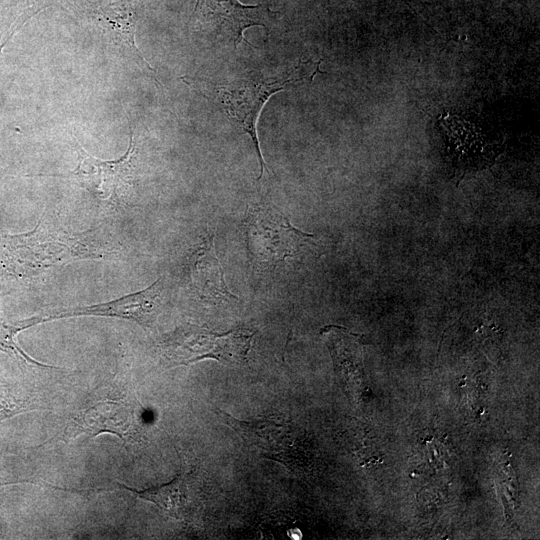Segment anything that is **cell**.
I'll return each instance as SVG.
<instances>
[{
  "mask_svg": "<svg viewBox=\"0 0 540 540\" xmlns=\"http://www.w3.org/2000/svg\"><path fill=\"white\" fill-rule=\"evenodd\" d=\"M85 236L70 235L40 220L32 231L4 235L1 241L8 265L18 274L28 275L70 261L101 257L89 247Z\"/></svg>",
  "mask_w": 540,
  "mask_h": 540,
  "instance_id": "cell-1",
  "label": "cell"
},
{
  "mask_svg": "<svg viewBox=\"0 0 540 540\" xmlns=\"http://www.w3.org/2000/svg\"><path fill=\"white\" fill-rule=\"evenodd\" d=\"M320 63L321 61L303 62L281 80H264L248 76L215 87L217 101L223 106L227 115L249 134L253 141L260 164L258 179L262 177L266 167L256 127L263 106L273 94L283 90L289 83L299 82L305 78L312 80L315 74L320 72Z\"/></svg>",
  "mask_w": 540,
  "mask_h": 540,
  "instance_id": "cell-2",
  "label": "cell"
},
{
  "mask_svg": "<svg viewBox=\"0 0 540 540\" xmlns=\"http://www.w3.org/2000/svg\"><path fill=\"white\" fill-rule=\"evenodd\" d=\"M255 332L238 328L216 333L198 326L177 330L163 345L168 366L189 365L211 358L226 365L246 363Z\"/></svg>",
  "mask_w": 540,
  "mask_h": 540,
  "instance_id": "cell-3",
  "label": "cell"
},
{
  "mask_svg": "<svg viewBox=\"0 0 540 540\" xmlns=\"http://www.w3.org/2000/svg\"><path fill=\"white\" fill-rule=\"evenodd\" d=\"M244 232L249 254L255 262L266 265L295 257L313 239L312 234L294 227L282 212L264 203L248 208Z\"/></svg>",
  "mask_w": 540,
  "mask_h": 540,
  "instance_id": "cell-4",
  "label": "cell"
},
{
  "mask_svg": "<svg viewBox=\"0 0 540 540\" xmlns=\"http://www.w3.org/2000/svg\"><path fill=\"white\" fill-rule=\"evenodd\" d=\"M79 163L66 177L75 179L94 198L118 207L126 201L133 186L135 143L131 130L127 151L119 159L101 160L83 147L78 148Z\"/></svg>",
  "mask_w": 540,
  "mask_h": 540,
  "instance_id": "cell-5",
  "label": "cell"
},
{
  "mask_svg": "<svg viewBox=\"0 0 540 540\" xmlns=\"http://www.w3.org/2000/svg\"><path fill=\"white\" fill-rule=\"evenodd\" d=\"M218 417L234 429L247 447L263 458L296 468L301 463L297 450L296 428L291 422L279 419L241 421L217 409Z\"/></svg>",
  "mask_w": 540,
  "mask_h": 540,
  "instance_id": "cell-6",
  "label": "cell"
},
{
  "mask_svg": "<svg viewBox=\"0 0 540 540\" xmlns=\"http://www.w3.org/2000/svg\"><path fill=\"white\" fill-rule=\"evenodd\" d=\"M163 296V279L159 278L149 287L138 292L105 303L64 309L43 316V319L44 322H48L54 319L78 316L113 317L134 321L144 327H150L161 311Z\"/></svg>",
  "mask_w": 540,
  "mask_h": 540,
  "instance_id": "cell-7",
  "label": "cell"
},
{
  "mask_svg": "<svg viewBox=\"0 0 540 540\" xmlns=\"http://www.w3.org/2000/svg\"><path fill=\"white\" fill-rule=\"evenodd\" d=\"M197 21L216 33L231 39L237 48L243 41L244 31L258 25L268 30L266 21L273 12L267 5H243L238 0H197L194 10Z\"/></svg>",
  "mask_w": 540,
  "mask_h": 540,
  "instance_id": "cell-8",
  "label": "cell"
},
{
  "mask_svg": "<svg viewBox=\"0 0 540 540\" xmlns=\"http://www.w3.org/2000/svg\"><path fill=\"white\" fill-rule=\"evenodd\" d=\"M74 427L90 437L111 433L126 440L137 432L138 419L133 407L123 401H101L83 410Z\"/></svg>",
  "mask_w": 540,
  "mask_h": 540,
  "instance_id": "cell-9",
  "label": "cell"
},
{
  "mask_svg": "<svg viewBox=\"0 0 540 540\" xmlns=\"http://www.w3.org/2000/svg\"><path fill=\"white\" fill-rule=\"evenodd\" d=\"M447 149L454 166L467 171L487 166L493 159L489 144L484 142L474 126L458 118H447L444 126Z\"/></svg>",
  "mask_w": 540,
  "mask_h": 540,
  "instance_id": "cell-10",
  "label": "cell"
},
{
  "mask_svg": "<svg viewBox=\"0 0 540 540\" xmlns=\"http://www.w3.org/2000/svg\"><path fill=\"white\" fill-rule=\"evenodd\" d=\"M97 14L100 23L107 30L108 36L114 43L121 46L125 51H128L139 61V64H143L154 74L158 83L161 84L156 71L140 53L136 45V17L132 6L123 0H107L99 6Z\"/></svg>",
  "mask_w": 540,
  "mask_h": 540,
  "instance_id": "cell-11",
  "label": "cell"
},
{
  "mask_svg": "<svg viewBox=\"0 0 540 540\" xmlns=\"http://www.w3.org/2000/svg\"><path fill=\"white\" fill-rule=\"evenodd\" d=\"M192 282L198 295L211 302L229 301L237 297L228 289L223 269L215 255L213 237H206L196 251Z\"/></svg>",
  "mask_w": 540,
  "mask_h": 540,
  "instance_id": "cell-12",
  "label": "cell"
},
{
  "mask_svg": "<svg viewBox=\"0 0 540 540\" xmlns=\"http://www.w3.org/2000/svg\"><path fill=\"white\" fill-rule=\"evenodd\" d=\"M329 341L335 366L346 380L362 378V341L360 336L338 326H328L323 330Z\"/></svg>",
  "mask_w": 540,
  "mask_h": 540,
  "instance_id": "cell-13",
  "label": "cell"
},
{
  "mask_svg": "<svg viewBox=\"0 0 540 540\" xmlns=\"http://www.w3.org/2000/svg\"><path fill=\"white\" fill-rule=\"evenodd\" d=\"M137 497L155 503L169 515L182 519L188 509V495L185 480L182 475L176 476L171 482L143 490L119 484Z\"/></svg>",
  "mask_w": 540,
  "mask_h": 540,
  "instance_id": "cell-14",
  "label": "cell"
},
{
  "mask_svg": "<svg viewBox=\"0 0 540 540\" xmlns=\"http://www.w3.org/2000/svg\"><path fill=\"white\" fill-rule=\"evenodd\" d=\"M41 323H44L42 316H35L17 322H12L0 312V350L7 353L17 361H21L26 364L43 368H56L40 363L30 357L21 349L16 341V335L19 332Z\"/></svg>",
  "mask_w": 540,
  "mask_h": 540,
  "instance_id": "cell-15",
  "label": "cell"
},
{
  "mask_svg": "<svg viewBox=\"0 0 540 540\" xmlns=\"http://www.w3.org/2000/svg\"><path fill=\"white\" fill-rule=\"evenodd\" d=\"M13 33H14V31L11 32L3 42H1V37H0V52H1L2 48L4 47V45L6 44V42L9 40V38L13 35Z\"/></svg>",
  "mask_w": 540,
  "mask_h": 540,
  "instance_id": "cell-16",
  "label": "cell"
}]
</instances>
